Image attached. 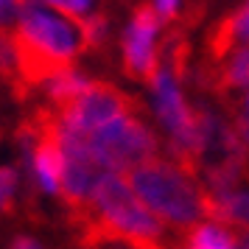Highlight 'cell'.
Here are the masks:
<instances>
[{"instance_id":"obj_1","label":"cell","mask_w":249,"mask_h":249,"mask_svg":"<svg viewBox=\"0 0 249 249\" xmlns=\"http://www.w3.org/2000/svg\"><path fill=\"white\" fill-rule=\"evenodd\" d=\"M81 227L84 247L101 244H124L129 249H168L165 227L146 204L137 199L129 179L121 174H104L90 204L81 215H76Z\"/></svg>"},{"instance_id":"obj_2","label":"cell","mask_w":249,"mask_h":249,"mask_svg":"<svg viewBox=\"0 0 249 249\" xmlns=\"http://www.w3.org/2000/svg\"><path fill=\"white\" fill-rule=\"evenodd\" d=\"M12 42L17 79L25 84H45L51 76L73 68V59L87 48L79 23H68L42 3L20 9Z\"/></svg>"},{"instance_id":"obj_3","label":"cell","mask_w":249,"mask_h":249,"mask_svg":"<svg viewBox=\"0 0 249 249\" xmlns=\"http://www.w3.org/2000/svg\"><path fill=\"white\" fill-rule=\"evenodd\" d=\"M129 185L137 199L160 221L174 230H191L204 218V188L199 174L185 171L174 160H148L129 171Z\"/></svg>"},{"instance_id":"obj_4","label":"cell","mask_w":249,"mask_h":249,"mask_svg":"<svg viewBox=\"0 0 249 249\" xmlns=\"http://www.w3.org/2000/svg\"><path fill=\"white\" fill-rule=\"evenodd\" d=\"M87 143H90L98 165L109 174L135 171L137 165H143L148 160H157L160 151L157 135L135 115H124V118L109 121L107 126L90 132Z\"/></svg>"},{"instance_id":"obj_5","label":"cell","mask_w":249,"mask_h":249,"mask_svg":"<svg viewBox=\"0 0 249 249\" xmlns=\"http://www.w3.org/2000/svg\"><path fill=\"white\" fill-rule=\"evenodd\" d=\"M53 118H56V112H53ZM56 143H59V151H62L59 193H62L65 204L70 207V213L76 218V215H81L87 210L98 179L104 174H109V171H104L98 165V160H95L90 143H87V135L65 126L59 118H56Z\"/></svg>"},{"instance_id":"obj_6","label":"cell","mask_w":249,"mask_h":249,"mask_svg":"<svg viewBox=\"0 0 249 249\" xmlns=\"http://www.w3.org/2000/svg\"><path fill=\"white\" fill-rule=\"evenodd\" d=\"M53 112L65 126L76 129L81 135H90L95 129L107 126L109 121H118L124 115H135L137 101L132 95H126L124 90H118L115 84L92 81L87 92H81L79 98L68 104L65 109H53Z\"/></svg>"},{"instance_id":"obj_7","label":"cell","mask_w":249,"mask_h":249,"mask_svg":"<svg viewBox=\"0 0 249 249\" xmlns=\"http://www.w3.org/2000/svg\"><path fill=\"white\" fill-rule=\"evenodd\" d=\"M160 17L157 9L151 3H140L132 14V20L124 31V70L129 79L148 81L157 76L160 70V53H157V31H160Z\"/></svg>"},{"instance_id":"obj_8","label":"cell","mask_w":249,"mask_h":249,"mask_svg":"<svg viewBox=\"0 0 249 249\" xmlns=\"http://www.w3.org/2000/svg\"><path fill=\"white\" fill-rule=\"evenodd\" d=\"M238 48H249V3L232 14H224L210 31V39H207L210 65L224 62Z\"/></svg>"},{"instance_id":"obj_9","label":"cell","mask_w":249,"mask_h":249,"mask_svg":"<svg viewBox=\"0 0 249 249\" xmlns=\"http://www.w3.org/2000/svg\"><path fill=\"white\" fill-rule=\"evenodd\" d=\"M204 87H210L218 95H230V92L249 87V48H238L224 62L207 65Z\"/></svg>"},{"instance_id":"obj_10","label":"cell","mask_w":249,"mask_h":249,"mask_svg":"<svg viewBox=\"0 0 249 249\" xmlns=\"http://www.w3.org/2000/svg\"><path fill=\"white\" fill-rule=\"evenodd\" d=\"M204 215L213 218L215 224L249 230V191H232L224 196L204 193Z\"/></svg>"},{"instance_id":"obj_11","label":"cell","mask_w":249,"mask_h":249,"mask_svg":"<svg viewBox=\"0 0 249 249\" xmlns=\"http://www.w3.org/2000/svg\"><path fill=\"white\" fill-rule=\"evenodd\" d=\"M90 84L92 81L87 79L84 73L68 68V70H62V73H56V76H51V79L45 81L48 101L53 104V109H65L68 104H73L79 98L81 92H87Z\"/></svg>"},{"instance_id":"obj_12","label":"cell","mask_w":249,"mask_h":249,"mask_svg":"<svg viewBox=\"0 0 249 249\" xmlns=\"http://www.w3.org/2000/svg\"><path fill=\"white\" fill-rule=\"evenodd\" d=\"M235 247H238L235 235L224 224H215V221L193 224L185 235V244H182V249H235Z\"/></svg>"},{"instance_id":"obj_13","label":"cell","mask_w":249,"mask_h":249,"mask_svg":"<svg viewBox=\"0 0 249 249\" xmlns=\"http://www.w3.org/2000/svg\"><path fill=\"white\" fill-rule=\"evenodd\" d=\"M39 3L59 14H65V17H70L73 23H79L87 14H92V6H95V0H39Z\"/></svg>"},{"instance_id":"obj_14","label":"cell","mask_w":249,"mask_h":249,"mask_svg":"<svg viewBox=\"0 0 249 249\" xmlns=\"http://www.w3.org/2000/svg\"><path fill=\"white\" fill-rule=\"evenodd\" d=\"M20 14V3L17 0H0V28H9Z\"/></svg>"},{"instance_id":"obj_15","label":"cell","mask_w":249,"mask_h":249,"mask_svg":"<svg viewBox=\"0 0 249 249\" xmlns=\"http://www.w3.org/2000/svg\"><path fill=\"white\" fill-rule=\"evenodd\" d=\"M232 132H235V137L241 140V146L249 151V118L247 115H235V121H232Z\"/></svg>"},{"instance_id":"obj_16","label":"cell","mask_w":249,"mask_h":249,"mask_svg":"<svg viewBox=\"0 0 249 249\" xmlns=\"http://www.w3.org/2000/svg\"><path fill=\"white\" fill-rule=\"evenodd\" d=\"M154 9L162 20H174L179 12V0H154Z\"/></svg>"},{"instance_id":"obj_17","label":"cell","mask_w":249,"mask_h":249,"mask_svg":"<svg viewBox=\"0 0 249 249\" xmlns=\"http://www.w3.org/2000/svg\"><path fill=\"white\" fill-rule=\"evenodd\" d=\"M9 249H45V247H42L39 241H34V238H28V235H17Z\"/></svg>"},{"instance_id":"obj_18","label":"cell","mask_w":249,"mask_h":249,"mask_svg":"<svg viewBox=\"0 0 249 249\" xmlns=\"http://www.w3.org/2000/svg\"><path fill=\"white\" fill-rule=\"evenodd\" d=\"M17 3H25V0H17Z\"/></svg>"}]
</instances>
